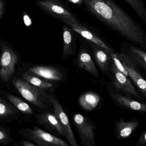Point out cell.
Listing matches in <instances>:
<instances>
[{"label":"cell","instance_id":"6da1fadb","mask_svg":"<svg viewBox=\"0 0 146 146\" xmlns=\"http://www.w3.org/2000/svg\"><path fill=\"white\" fill-rule=\"evenodd\" d=\"M90 12L127 42L146 49V33L113 0H83Z\"/></svg>","mask_w":146,"mask_h":146},{"label":"cell","instance_id":"7a4b0ae2","mask_svg":"<svg viewBox=\"0 0 146 146\" xmlns=\"http://www.w3.org/2000/svg\"><path fill=\"white\" fill-rule=\"evenodd\" d=\"M13 83L21 95L35 106L44 108L50 103L49 96L45 90L36 87L23 78L15 79Z\"/></svg>","mask_w":146,"mask_h":146},{"label":"cell","instance_id":"3957f363","mask_svg":"<svg viewBox=\"0 0 146 146\" xmlns=\"http://www.w3.org/2000/svg\"><path fill=\"white\" fill-rule=\"evenodd\" d=\"M20 134L29 141L40 146H68L64 140L50 134L38 127L23 128L19 131Z\"/></svg>","mask_w":146,"mask_h":146},{"label":"cell","instance_id":"277c9868","mask_svg":"<svg viewBox=\"0 0 146 146\" xmlns=\"http://www.w3.org/2000/svg\"><path fill=\"white\" fill-rule=\"evenodd\" d=\"M73 119L82 145L95 146V128L93 123L86 116L80 113L75 114Z\"/></svg>","mask_w":146,"mask_h":146},{"label":"cell","instance_id":"5b68a950","mask_svg":"<svg viewBox=\"0 0 146 146\" xmlns=\"http://www.w3.org/2000/svg\"><path fill=\"white\" fill-rule=\"evenodd\" d=\"M110 70L113 76V85L117 90L137 99L141 100V97L133 86L129 77L121 72L112 62Z\"/></svg>","mask_w":146,"mask_h":146},{"label":"cell","instance_id":"8992f818","mask_svg":"<svg viewBox=\"0 0 146 146\" xmlns=\"http://www.w3.org/2000/svg\"><path fill=\"white\" fill-rule=\"evenodd\" d=\"M49 99L50 103L53 107L54 114L58 119L64 131L66 138L71 146H78L71 127L69 118L61 104L53 96H49Z\"/></svg>","mask_w":146,"mask_h":146},{"label":"cell","instance_id":"52a82bcc","mask_svg":"<svg viewBox=\"0 0 146 146\" xmlns=\"http://www.w3.org/2000/svg\"><path fill=\"white\" fill-rule=\"evenodd\" d=\"M18 57L11 48L3 46L1 58L0 76L3 82H7L11 79L15 71Z\"/></svg>","mask_w":146,"mask_h":146},{"label":"cell","instance_id":"ba28073f","mask_svg":"<svg viewBox=\"0 0 146 146\" xmlns=\"http://www.w3.org/2000/svg\"><path fill=\"white\" fill-rule=\"evenodd\" d=\"M65 23L69 25L72 30L85 39L95 45L100 46L105 48L110 53L115 52L112 47L101 36L95 34L88 28L79 24L78 22H73L70 21H65Z\"/></svg>","mask_w":146,"mask_h":146},{"label":"cell","instance_id":"9c48e42d","mask_svg":"<svg viewBox=\"0 0 146 146\" xmlns=\"http://www.w3.org/2000/svg\"><path fill=\"white\" fill-rule=\"evenodd\" d=\"M124 66L128 72V77L140 92L146 98V79L141 74L137 66L123 53H119Z\"/></svg>","mask_w":146,"mask_h":146},{"label":"cell","instance_id":"30bf717a","mask_svg":"<svg viewBox=\"0 0 146 146\" xmlns=\"http://www.w3.org/2000/svg\"><path fill=\"white\" fill-rule=\"evenodd\" d=\"M120 49L121 52L124 54L132 62L146 72V49L127 42L121 43Z\"/></svg>","mask_w":146,"mask_h":146},{"label":"cell","instance_id":"8fae6325","mask_svg":"<svg viewBox=\"0 0 146 146\" xmlns=\"http://www.w3.org/2000/svg\"><path fill=\"white\" fill-rule=\"evenodd\" d=\"M140 122L135 119L125 121L123 118L116 121L114 128V134L118 140H125L129 138L134 131L139 126Z\"/></svg>","mask_w":146,"mask_h":146},{"label":"cell","instance_id":"7c38bea8","mask_svg":"<svg viewBox=\"0 0 146 146\" xmlns=\"http://www.w3.org/2000/svg\"><path fill=\"white\" fill-rule=\"evenodd\" d=\"M38 4L49 13L62 19L64 22L67 21L78 22L70 11L59 4L50 0L42 1L39 2Z\"/></svg>","mask_w":146,"mask_h":146},{"label":"cell","instance_id":"4fadbf2b","mask_svg":"<svg viewBox=\"0 0 146 146\" xmlns=\"http://www.w3.org/2000/svg\"><path fill=\"white\" fill-rule=\"evenodd\" d=\"M36 118L39 124L59 135L65 137L64 129L55 114L49 113L36 114Z\"/></svg>","mask_w":146,"mask_h":146},{"label":"cell","instance_id":"5bb4252c","mask_svg":"<svg viewBox=\"0 0 146 146\" xmlns=\"http://www.w3.org/2000/svg\"><path fill=\"white\" fill-rule=\"evenodd\" d=\"M110 96L112 100L121 107L128 110L146 113V103L137 101L120 94L111 93Z\"/></svg>","mask_w":146,"mask_h":146},{"label":"cell","instance_id":"9a60e30c","mask_svg":"<svg viewBox=\"0 0 146 146\" xmlns=\"http://www.w3.org/2000/svg\"><path fill=\"white\" fill-rule=\"evenodd\" d=\"M27 72L48 81L57 82L62 80L63 77V73L60 70L52 66H32Z\"/></svg>","mask_w":146,"mask_h":146},{"label":"cell","instance_id":"2e32d148","mask_svg":"<svg viewBox=\"0 0 146 146\" xmlns=\"http://www.w3.org/2000/svg\"><path fill=\"white\" fill-rule=\"evenodd\" d=\"M93 48L95 59L99 68L103 72H106L110 70L112 63L111 53L95 44H94Z\"/></svg>","mask_w":146,"mask_h":146},{"label":"cell","instance_id":"e0dca14e","mask_svg":"<svg viewBox=\"0 0 146 146\" xmlns=\"http://www.w3.org/2000/svg\"><path fill=\"white\" fill-rule=\"evenodd\" d=\"M100 101L98 94L93 92H88L83 94L78 99V103L82 108L87 111L94 110Z\"/></svg>","mask_w":146,"mask_h":146},{"label":"cell","instance_id":"ac0fdd59","mask_svg":"<svg viewBox=\"0 0 146 146\" xmlns=\"http://www.w3.org/2000/svg\"><path fill=\"white\" fill-rule=\"evenodd\" d=\"M78 61L80 68L85 70L94 76L99 77V72L89 54L86 52H82L78 56Z\"/></svg>","mask_w":146,"mask_h":146},{"label":"cell","instance_id":"d6986e66","mask_svg":"<svg viewBox=\"0 0 146 146\" xmlns=\"http://www.w3.org/2000/svg\"><path fill=\"white\" fill-rule=\"evenodd\" d=\"M22 77L23 79L26 80L30 83L45 90L52 88L53 87V84L52 83L28 72L23 73Z\"/></svg>","mask_w":146,"mask_h":146},{"label":"cell","instance_id":"ffe728a7","mask_svg":"<svg viewBox=\"0 0 146 146\" xmlns=\"http://www.w3.org/2000/svg\"><path fill=\"white\" fill-rule=\"evenodd\" d=\"M135 11L146 25V7L143 0H124Z\"/></svg>","mask_w":146,"mask_h":146},{"label":"cell","instance_id":"44dd1931","mask_svg":"<svg viewBox=\"0 0 146 146\" xmlns=\"http://www.w3.org/2000/svg\"><path fill=\"white\" fill-rule=\"evenodd\" d=\"M7 97L10 102L20 111L25 114L33 113V110L23 100L12 94H7Z\"/></svg>","mask_w":146,"mask_h":146},{"label":"cell","instance_id":"7402d4cb","mask_svg":"<svg viewBox=\"0 0 146 146\" xmlns=\"http://www.w3.org/2000/svg\"><path fill=\"white\" fill-rule=\"evenodd\" d=\"M63 38L64 41L63 58L65 59L72 54V35L66 27L64 29Z\"/></svg>","mask_w":146,"mask_h":146},{"label":"cell","instance_id":"603a6c76","mask_svg":"<svg viewBox=\"0 0 146 146\" xmlns=\"http://www.w3.org/2000/svg\"><path fill=\"white\" fill-rule=\"evenodd\" d=\"M8 103L3 98L0 99V119H4L17 112L16 107Z\"/></svg>","mask_w":146,"mask_h":146},{"label":"cell","instance_id":"cb8c5ba5","mask_svg":"<svg viewBox=\"0 0 146 146\" xmlns=\"http://www.w3.org/2000/svg\"><path fill=\"white\" fill-rule=\"evenodd\" d=\"M111 55L112 62L114 64V65L121 72H123L128 77V72L124 66L123 64L119 57V53L115 51L111 53Z\"/></svg>","mask_w":146,"mask_h":146},{"label":"cell","instance_id":"d4e9b609","mask_svg":"<svg viewBox=\"0 0 146 146\" xmlns=\"http://www.w3.org/2000/svg\"><path fill=\"white\" fill-rule=\"evenodd\" d=\"M11 137L5 129L2 126L0 128V143L7 145L11 143Z\"/></svg>","mask_w":146,"mask_h":146},{"label":"cell","instance_id":"484cf974","mask_svg":"<svg viewBox=\"0 0 146 146\" xmlns=\"http://www.w3.org/2000/svg\"><path fill=\"white\" fill-rule=\"evenodd\" d=\"M136 146H146V130L143 131L140 135L137 142Z\"/></svg>","mask_w":146,"mask_h":146},{"label":"cell","instance_id":"4316f807","mask_svg":"<svg viewBox=\"0 0 146 146\" xmlns=\"http://www.w3.org/2000/svg\"><path fill=\"white\" fill-rule=\"evenodd\" d=\"M24 22L26 26H30L32 24V21L30 18L27 14H25L23 17Z\"/></svg>","mask_w":146,"mask_h":146},{"label":"cell","instance_id":"83f0119b","mask_svg":"<svg viewBox=\"0 0 146 146\" xmlns=\"http://www.w3.org/2000/svg\"><path fill=\"white\" fill-rule=\"evenodd\" d=\"M20 146H36L35 143L31 142L30 141H23L20 142Z\"/></svg>","mask_w":146,"mask_h":146},{"label":"cell","instance_id":"f1b7e54d","mask_svg":"<svg viewBox=\"0 0 146 146\" xmlns=\"http://www.w3.org/2000/svg\"><path fill=\"white\" fill-rule=\"evenodd\" d=\"M4 1H2V0L0 2V18L1 19L2 17V15L4 14Z\"/></svg>","mask_w":146,"mask_h":146},{"label":"cell","instance_id":"f546056e","mask_svg":"<svg viewBox=\"0 0 146 146\" xmlns=\"http://www.w3.org/2000/svg\"><path fill=\"white\" fill-rule=\"evenodd\" d=\"M70 2L75 4H80L82 3V0H68Z\"/></svg>","mask_w":146,"mask_h":146}]
</instances>
